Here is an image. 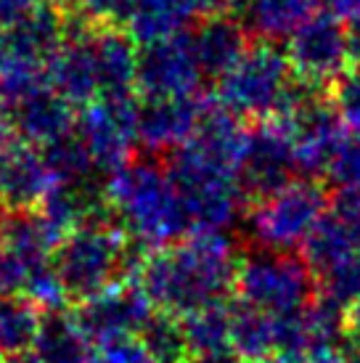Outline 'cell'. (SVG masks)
<instances>
[{"instance_id":"ffe728a7","label":"cell","mask_w":360,"mask_h":363,"mask_svg":"<svg viewBox=\"0 0 360 363\" xmlns=\"http://www.w3.org/2000/svg\"><path fill=\"white\" fill-rule=\"evenodd\" d=\"M40 315L30 300L0 294V358H16L32 350L40 334Z\"/></svg>"},{"instance_id":"52a82bcc","label":"cell","mask_w":360,"mask_h":363,"mask_svg":"<svg viewBox=\"0 0 360 363\" xmlns=\"http://www.w3.org/2000/svg\"><path fill=\"white\" fill-rule=\"evenodd\" d=\"M326 210V194L313 181L302 178L291 181L286 189L276 191L268 199H260L257 210L249 218V228L254 239L268 250L289 252L300 244L305 247Z\"/></svg>"},{"instance_id":"7c38bea8","label":"cell","mask_w":360,"mask_h":363,"mask_svg":"<svg viewBox=\"0 0 360 363\" xmlns=\"http://www.w3.org/2000/svg\"><path fill=\"white\" fill-rule=\"evenodd\" d=\"M204 80L189 32L143 45L138 51L135 88L146 99H170V96H196Z\"/></svg>"},{"instance_id":"8fae6325","label":"cell","mask_w":360,"mask_h":363,"mask_svg":"<svg viewBox=\"0 0 360 363\" xmlns=\"http://www.w3.org/2000/svg\"><path fill=\"white\" fill-rule=\"evenodd\" d=\"M294 172H300L294 149L281 125L260 122L247 130L236 164V181L241 191L257 199H268L294 181Z\"/></svg>"},{"instance_id":"836d02e7","label":"cell","mask_w":360,"mask_h":363,"mask_svg":"<svg viewBox=\"0 0 360 363\" xmlns=\"http://www.w3.org/2000/svg\"><path fill=\"white\" fill-rule=\"evenodd\" d=\"M201 363H230V361L225 358V361H201Z\"/></svg>"},{"instance_id":"1f68e13d","label":"cell","mask_w":360,"mask_h":363,"mask_svg":"<svg viewBox=\"0 0 360 363\" xmlns=\"http://www.w3.org/2000/svg\"><path fill=\"white\" fill-rule=\"evenodd\" d=\"M11 61V48H9V38H6V32L0 30V72L9 67Z\"/></svg>"},{"instance_id":"8992f818","label":"cell","mask_w":360,"mask_h":363,"mask_svg":"<svg viewBox=\"0 0 360 363\" xmlns=\"http://www.w3.org/2000/svg\"><path fill=\"white\" fill-rule=\"evenodd\" d=\"M239 305L268 315H294L313 305L315 279L308 262L289 252H265L247 262L236 276Z\"/></svg>"},{"instance_id":"277c9868","label":"cell","mask_w":360,"mask_h":363,"mask_svg":"<svg viewBox=\"0 0 360 363\" xmlns=\"http://www.w3.org/2000/svg\"><path fill=\"white\" fill-rule=\"evenodd\" d=\"M0 122L21 141L45 146L72 130L74 114L43 67L9 61L0 72Z\"/></svg>"},{"instance_id":"f1b7e54d","label":"cell","mask_w":360,"mask_h":363,"mask_svg":"<svg viewBox=\"0 0 360 363\" xmlns=\"http://www.w3.org/2000/svg\"><path fill=\"white\" fill-rule=\"evenodd\" d=\"M337 204H342V207H347V210L358 212L360 215V186H355V189H350V191H339Z\"/></svg>"},{"instance_id":"5bb4252c","label":"cell","mask_w":360,"mask_h":363,"mask_svg":"<svg viewBox=\"0 0 360 363\" xmlns=\"http://www.w3.org/2000/svg\"><path fill=\"white\" fill-rule=\"evenodd\" d=\"M93 21L77 24L67 30L59 53L48 61L45 74L69 106H88L99 99V77H96V59H93Z\"/></svg>"},{"instance_id":"83f0119b","label":"cell","mask_w":360,"mask_h":363,"mask_svg":"<svg viewBox=\"0 0 360 363\" xmlns=\"http://www.w3.org/2000/svg\"><path fill=\"white\" fill-rule=\"evenodd\" d=\"M347 51H350V64L360 69V21L347 24Z\"/></svg>"},{"instance_id":"9a60e30c","label":"cell","mask_w":360,"mask_h":363,"mask_svg":"<svg viewBox=\"0 0 360 363\" xmlns=\"http://www.w3.org/2000/svg\"><path fill=\"white\" fill-rule=\"evenodd\" d=\"M207 104L196 96H170V99H143L138 106V141L149 149H180L189 141Z\"/></svg>"},{"instance_id":"4fadbf2b","label":"cell","mask_w":360,"mask_h":363,"mask_svg":"<svg viewBox=\"0 0 360 363\" xmlns=\"http://www.w3.org/2000/svg\"><path fill=\"white\" fill-rule=\"evenodd\" d=\"M50 178L43 152L16 138L0 122V202L16 210H30L50 191Z\"/></svg>"},{"instance_id":"cb8c5ba5","label":"cell","mask_w":360,"mask_h":363,"mask_svg":"<svg viewBox=\"0 0 360 363\" xmlns=\"http://www.w3.org/2000/svg\"><path fill=\"white\" fill-rule=\"evenodd\" d=\"M140 0H82L88 21L101 27H125L133 19Z\"/></svg>"},{"instance_id":"6da1fadb","label":"cell","mask_w":360,"mask_h":363,"mask_svg":"<svg viewBox=\"0 0 360 363\" xmlns=\"http://www.w3.org/2000/svg\"><path fill=\"white\" fill-rule=\"evenodd\" d=\"M140 273L149 303L180 318L223 305L239 276L223 233H191L189 242L149 257Z\"/></svg>"},{"instance_id":"44dd1931","label":"cell","mask_w":360,"mask_h":363,"mask_svg":"<svg viewBox=\"0 0 360 363\" xmlns=\"http://www.w3.org/2000/svg\"><path fill=\"white\" fill-rule=\"evenodd\" d=\"M40 152L53 183H77L96 170L85 143L80 141V135L74 130L64 133L56 141L40 146Z\"/></svg>"},{"instance_id":"ba28073f","label":"cell","mask_w":360,"mask_h":363,"mask_svg":"<svg viewBox=\"0 0 360 363\" xmlns=\"http://www.w3.org/2000/svg\"><path fill=\"white\" fill-rule=\"evenodd\" d=\"M279 125L289 135L297 170L305 178L329 172L334 160L347 143V125L329 99L310 91L294 109L279 117Z\"/></svg>"},{"instance_id":"d6a6232c","label":"cell","mask_w":360,"mask_h":363,"mask_svg":"<svg viewBox=\"0 0 360 363\" xmlns=\"http://www.w3.org/2000/svg\"><path fill=\"white\" fill-rule=\"evenodd\" d=\"M352 323H355V329L360 332V303L352 305Z\"/></svg>"},{"instance_id":"3957f363","label":"cell","mask_w":360,"mask_h":363,"mask_svg":"<svg viewBox=\"0 0 360 363\" xmlns=\"http://www.w3.org/2000/svg\"><path fill=\"white\" fill-rule=\"evenodd\" d=\"M218 82V104L223 109L233 117L254 120H279L300 85L286 53L268 40L247 45L239 61Z\"/></svg>"},{"instance_id":"30bf717a","label":"cell","mask_w":360,"mask_h":363,"mask_svg":"<svg viewBox=\"0 0 360 363\" xmlns=\"http://www.w3.org/2000/svg\"><path fill=\"white\" fill-rule=\"evenodd\" d=\"M283 53L297 80L308 85L337 82L350 64L347 24L331 11H318L291 30Z\"/></svg>"},{"instance_id":"ac0fdd59","label":"cell","mask_w":360,"mask_h":363,"mask_svg":"<svg viewBox=\"0 0 360 363\" xmlns=\"http://www.w3.org/2000/svg\"><path fill=\"white\" fill-rule=\"evenodd\" d=\"M6 38H9L11 61H24L45 69L67 38V24L61 21L59 11L38 6L27 19L6 30Z\"/></svg>"},{"instance_id":"f546056e","label":"cell","mask_w":360,"mask_h":363,"mask_svg":"<svg viewBox=\"0 0 360 363\" xmlns=\"http://www.w3.org/2000/svg\"><path fill=\"white\" fill-rule=\"evenodd\" d=\"M339 363H360V340L347 345V347H342Z\"/></svg>"},{"instance_id":"484cf974","label":"cell","mask_w":360,"mask_h":363,"mask_svg":"<svg viewBox=\"0 0 360 363\" xmlns=\"http://www.w3.org/2000/svg\"><path fill=\"white\" fill-rule=\"evenodd\" d=\"M38 9V0H0V30L6 32L27 19Z\"/></svg>"},{"instance_id":"9c48e42d","label":"cell","mask_w":360,"mask_h":363,"mask_svg":"<svg viewBox=\"0 0 360 363\" xmlns=\"http://www.w3.org/2000/svg\"><path fill=\"white\" fill-rule=\"evenodd\" d=\"M138 106L130 96H99L82 109L74 133L80 135L96 170L117 172L130 162L138 141Z\"/></svg>"},{"instance_id":"5b68a950","label":"cell","mask_w":360,"mask_h":363,"mask_svg":"<svg viewBox=\"0 0 360 363\" xmlns=\"http://www.w3.org/2000/svg\"><path fill=\"white\" fill-rule=\"evenodd\" d=\"M125 242L101 223L74 225L56 247L50 268L67 297L93 300L111 286V276L122 262Z\"/></svg>"},{"instance_id":"d6986e66","label":"cell","mask_w":360,"mask_h":363,"mask_svg":"<svg viewBox=\"0 0 360 363\" xmlns=\"http://www.w3.org/2000/svg\"><path fill=\"white\" fill-rule=\"evenodd\" d=\"M326 0H249L241 9V24L254 30L265 40L273 38H289L291 30L302 21L323 11Z\"/></svg>"},{"instance_id":"2e32d148","label":"cell","mask_w":360,"mask_h":363,"mask_svg":"<svg viewBox=\"0 0 360 363\" xmlns=\"http://www.w3.org/2000/svg\"><path fill=\"white\" fill-rule=\"evenodd\" d=\"M93 59L99 77V96H130L138 74V48L122 27L93 30Z\"/></svg>"},{"instance_id":"4316f807","label":"cell","mask_w":360,"mask_h":363,"mask_svg":"<svg viewBox=\"0 0 360 363\" xmlns=\"http://www.w3.org/2000/svg\"><path fill=\"white\" fill-rule=\"evenodd\" d=\"M329 11L337 13L344 24L360 21V0H329Z\"/></svg>"},{"instance_id":"e0dca14e","label":"cell","mask_w":360,"mask_h":363,"mask_svg":"<svg viewBox=\"0 0 360 363\" xmlns=\"http://www.w3.org/2000/svg\"><path fill=\"white\" fill-rule=\"evenodd\" d=\"M191 48L196 56V64L204 77H218L239 61V56L247 51V32L239 19L225 16H207L199 21V27L189 32Z\"/></svg>"},{"instance_id":"7a4b0ae2","label":"cell","mask_w":360,"mask_h":363,"mask_svg":"<svg viewBox=\"0 0 360 363\" xmlns=\"http://www.w3.org/2000/svg\"><path fill=\"white\" fill-rule=\"evenodd\" d=\"M109 202L117 210L122 228L146 244H167L183 233L191 236L167 167L149 160H130L111 172Z\"/></svg>"},{"instance_id":"4dcf8cb0","label":"cell","mask_w":360,"mask_h":363,"mask_svg":"<svg viewBox=\"0 0 360 363\" xmlns=\"http://www.w3.org/2000/svg\"><path fill=\"white\" fill-rule=\"evenodd\" d=\"M82 0H40V6L50 11H61V9H74V6H80Z\"/></svg>"},{"instance_id":"603a6c76","label":"cell","mask_w":360,"mask_h":363,"mask_svg":"<svg viewBox=\"0 0 360 363\" xmlns=\"http://www.w3.org/2000/svg\"><path fill=\"white\" fill-rule=\"evenodd\" d=\"M331 104L337 106L344 125L352 130V138H360V69L344 72L334 82Z\"/></svg>"},{"instance_id":"d4e9b609","label":"cell","mask_w":360,"mask_h":363,"mask_svg":"<svg viewBox=\"0 0 360 363\" xmlns=\"http://www.w3.org/2000/svg\"><path fill=\"white\" fill-rule=\"evenodd\" d=\"M342 347L337 345H315V347H297L283 350L262 363H339Z\"/></svg>"},{"instance_id":"7402d4cb","label":"cell","mask_w":360,"mask_h":363,"mask_svg":"<svg viewBox=\"0 0 360 363\" xmlns=\"http://www.w3.org/2000/svg\"><path fill=\"white\" fill-rule=\"evenodd\" d=\"M90 363H159V358L140 332L90 337Z\"/></svg>"}]
</instances>
